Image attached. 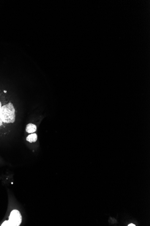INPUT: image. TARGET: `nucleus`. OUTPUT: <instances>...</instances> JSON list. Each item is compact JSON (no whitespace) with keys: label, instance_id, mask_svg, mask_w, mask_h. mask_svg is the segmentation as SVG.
Listing matches in <instances>:
<instances>
[{"label":"nucleus","instance_id":"nucleus-1","mask_svg":"<svg viewBox=\"0 0 150 226\" xmlns=\"http://www.w3.org/2000/svg\"><path fill=\"white\" fill-rule=\"evenodd\" d=\"M16 110L5 91L0 90V136L7 134L15 123Z\"/></svg>","mask_w":150,"mask_h":226},{"label":"nucleus","instance_id":"nucleus-2","mask_svg":"<svg viewBox=\"0 0 150 226\" xmlns=\"http://www.w3.org/2000/svg\"><path fill=\"white\" fill-rule=\"evenodd\" d=\"M22 221V216L19 211L14 209L10 213L8 220L4 222L1 226H19Z\"/></svg>","mask_w":150,"mask_h":226},{"label":"nucleus","instance_id":"nucleus-3","mask_svg":"<svg viewBox=\"0 0 150 226\" xmlns=\"http://www.w3.org/2000/svg\"><path fill=\"white\" fill-rule=\"evenodd\" d=\"M37 127L35 124L29 123L26 127V132L29 134L33 133L37 131Z\"/></svg>","mask_w":150,"mask_h":226},{"label":"nucleus","instance_id":"nucleus-4","mask_svg":"<svg viewBox=\"0 0 150 226\" xmlns=\"http://www.w3.org/2000/svg\"><path fill=\"white\" fill-rule=\"evenodd\" d=\"M38 140V135L35 133H32L27 137L26 140L30 143L36 142Z\"/></svg>","mask_w":150,"mask_h":226},{"label":"nucleus","instance_id":"nucleus-5","mask_svg":"<svg viewBox=\"0 0 150 226\" xmlns=\"http://www.w3.org/2000/svg\"><path fill=\"white\" fill-rule=\"evenodd\" d=\"M128 226H135V225H134V224H132V223H131V224H129V225H128Z\"/></svg>","mask_w":150,"mask_h":226}]
</instances>
